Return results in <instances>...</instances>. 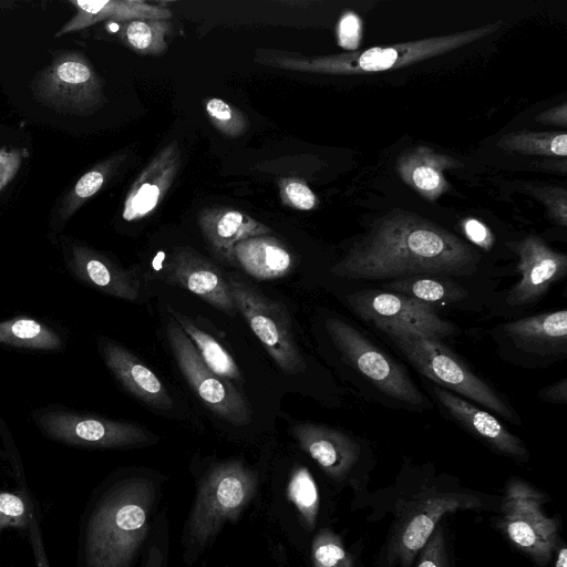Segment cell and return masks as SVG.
<instances>
[{
  "label": "cell",
  "mask_w": 567,
  "mask_h": 567,
  "mask_svg": "<svg viewBox=\"0 0 567 567\" xmlns=\"http://www.w3.org/2000/svg\"><path fill=\"white\" fill-rule=\"evenodd\" d=\"M478 259L480 255L453 233L399 209L378 219L331 272L355 280L466 275L475 269Z\"/></svg>",
  "instance_id": "6da1fadb"
},
{
  "label": "cell",
  "mask_w": 567,
  "mask_h": 567,
  "mask_svg": "<svg viewBox=\"0 0 567 567\" xmlns=\"http://www.w3.org/2000/svg\"><path fill=\"white\" fill-rule=\"evenodd\" d=\"M165 478L147 470L121 473L91 497L80 534V567H134L163 498Z\"/></svg>",
  "instance_id": "7a4b0ae2"
},
{
  "label": "cell",
  "mask_w": 567,
  "mask_h": 567,
  "mask_svg": "<svg viewBox=\"0 0 567 567\" xmlns=\"http://www.w3.org/2000/svg\"><path fill=\"white\" fill-rule=\"evenodd\" d=\"M262 472L240 458L209 463L195 475V494L181 535L182 561L193 567L223 529L262 497Z\"/></svg>",
  "instance_id": "3957f363"
},
{
  "label": "cell",
  "mask_w": 567,
  "mask_h": 567,
  "mask_svg": "<svg viewBox=\"0 0 567 567\" xmlns=\"http://www.w3.org/2000/svg\"><path fill=\"white\" fill-rule=\"evenodd\" d=\"M501 27L502 21H496L451 34L299 60L292 62L290 68L326 74H362L394 70L465 47L492 34Z\"/></svg>",
  "instance_id": "277c9868"
},
{
  "label": "cell",
  "mask_w": 567,
  "mask_h": 567,
  "mask_svg": "<svg viewBox=\"0 0 567 567\" xmlns=\"http://www.w3.org/2000/svg\"><path fill=\"white\" fill-rule=\"evenodd\" d=\"M382 331L421 374L517 423L515 413L498 394L464 367L441 340L401 328Z\"/></svg>",
  "instance_id": "5b68a950"
},
{
  "label": "cell",
  "mask_w": 567,
  "mask_h": 567,
  "mask_svg": "<svg viewBox=\"0 0 567 567\" xmlns=\"http://www.w3.org/2000/svg\"><path fill=\"white\" fill-rule=\"evenodd\" d=\"M480 506V498L472 494L434 491L415 495L398 515L379 567H412L415 556L445 514Z\"/></svg>",
  "instance_id": "8992f818"
},
{
  "label": "cell",
  "mask_w": 567,
  "mask_h": 567,
  "mask_svg": "<svg viewBox=\"0 0 567 567\" xmlns=\"http://www.w3.org/2000/svg\"><path fill=\"white\" fill-rule=\"evenodd\" d=\"M228 285L237 311L278 368L287 375L303 372L307 364L293 338L286 306L237 277H230Z\"/></svg>",
  "instance_id": "52a82bcc"
},
{
  "label": "cell",
  "mask_w": 567,
  "mask_h": 567,
  "mask_svg": "<svg viewBox=\"0 0 567 567\" xmlns=\"http://www.w3.org/2000/svg\"><path fill=\"white\" fill-rule=\"evenodd\" d=\"M34 97L61 113L89 115L105 102L103 83L78 52H61L34 79Z\"/></svg>",
  "instance_id": "ba28073f"
},
{
  "label": "cell",
  "mask_w": 567,
  "mask_h": 567,
  "mask_svg": "<svg viewBox=\"0 0 567 567\" xmlns=\"http://www.w3.org/2000/svg\"><path fill=\"white\" fill-rule=\"evenodd\" d=\"M326 329L343 359L378 390L404 403L427 405L406 370L359 330L338 318L327 319Z\"/></svg>",
  "instance_id": "9c48e42d"
},
{
  "label": "cell",
  "mask_w": 567,
  "mask_h": 567,
  "mask_svg": "<svg viewBox=\"0 0 567 567\" xmlns=\"http://www.w3.org/2000/svg\"><path fill=\"white\" fill-rule=\"evenodd\" d=\"M166 334L181 372L204 404L233 425L249 424L252 410L247 399L233 382L219 377L205 364L192 341L172 317Z\"/></svg>",
  "instance_id": "30bf717a"
},
{
  "label": "cell",
  "mask_w": 567,
  "mask_h": 567,
  "mask_svg": "<svg viewBox=\"0 0 567 567\" xmlns=\"http://www.w3.org/2000/svg\"><path fill=\"white\" fill-rule=\"evenodd\" d=\"M547 501L525 482L513 478L502 502V525L509 540L539 565L547 564L558 547V523L542 509Z\"/></svg>",
  "instance_id": "8fae6325"
},
{
  "label": "cell",
  "mask_w": 567,
  "mask_h": 567,
  "mask_svg": "<svg viewBox=\"0 0 567 567\" xmlns=\"http://www.w3.org/2000/svg\"><path fill=\"white\" fill-rule=\"evenodd\" d=\"M262 496H267L268 517L289 544L296 548L310 544L319 529L321 495L309 468L295 464L286 478L264 492Z\"/></svg>",
  "instance_id": "7c38bea8"
},
{
  "label": "cell",
  "mask_w": 567,
  "mask_h": 567,
  "mask_svg": "<svg viewBox=\"0 0 567 567\" xmlns=\"http://www.w3.org/2000/svg\"><path fill=\"white\" fill-rule=\"evenodd\" d=\"M351 309L380 330L401 328L442 340L454 332L425 302L409 296L381 290H361L347 297Z\"/></svg>",
  "instance_id": "4fadbf2b"
},
{
  "label": "cell",
  "mask_w": 567,
  "mask_h": 567,
  "mask_svg": "<svg viewBox=\"0 0 567 567\" xmlns=\"http://www.w3.org/2000/svg\"><path fill=\"white\" fill-rule=\"evenodd\" d=\"M51 437L78 446L131 449L153 444L157 439L144 427L92 415L53 411L39 419Z\"/></svg>",
  "instance_id": "5bb4252c"
},
{
  "label": "cell",
  "mask_w": 567,
  "mask_h": 567,
  "mask_svg": "<svg viewBox=\"0 0 567 567\" xmlns=\"http://www.w3.org/2000/svg\"><path fill=\"white\" fill-rule=\"evenodd\" d=\"M509 247L518 256L516 271L520 275L507 295L509 306L537 301L567 274V256L551 249L538 236L529 235Z\"/></svg>",
  "instance_id": "9a60e30c"
},
{
  "label": "cell",
  "mask_w": 567,
  "mask_h": 567,
  "mask_svg": "<svg viewBox=\"0 0 567 567\" xmlns=\"http://www.w3.org/2000/svg\"><path fill=\"white\" fill-rule=\"evenodd\" d=\"M159 277L168 285L195 293L228 316L237 312L228 279L214 264L190 248H176L162 265Z\"/></svg>",
  "instance_id": "2e32d148"
},
{
  "label": "cell",
  "mask_w": 567,
  "mask_h": 567,
  "mask_svg": "<svg viewBox=\"0 0 567 567\" xmlns=\"http://www.w3.org/2000/svg\"><path fill=\"white\" fill-rule=\"evenodd\" d=\"M291 433L330 480L344 482L359 461L360 445L337 429L315 423H297Z\"/></svg>",
  "instance_id": "e0dca14e"
},
{
  "label": "cell",
  "mask_w": 567,
  "mask_h": 567,
  "mask_svg": "<svg viewBox=\"0 0 567 567\" xmlns=\"http://www.w3.org/2000/svg\"><path fill=\"white\" fill-rule=\"evenodd\" d=\"M102 351L110 371L133 396L156 410L173 408V400L164 383L130 350L104 341Z\"/></svg>",
  "instance_id": "ac0fdd59"
},
{
  "label": "cell",
  "mask_w": 567,
  "mask_h": 567,
  "mask_svg": "<svg viewBox=\"0 0 567 567\" xmlns=\"http://www.w3.org/2000/svg\"><path fill=\"white\" fill-rule=\"evenodd\" d=\"M434 393L439 402L461 425L494 450L512 457L522 460L527 457L525 444L491 413L452 394L444 388L435 386Z\"/></svg>",
  "instance_id": "d6986e66"
},
{
  "label": "cell",
  "mask_w": 567,
  "mask_h": 567,
  "mask_svg": "<svg viewBox=\"0 0 567 567\" xmlns=\"http://www.w3.org/2000/svg\"><path fill=\"white\" fill-rule=\"evenodd\" d=\"M461 166L463 164L452 156L427 146H415L399 155L395 169L404 184L434 202L450 188L445 172Z\"/></svg>",
  "instance_id": "ffe728a7"
},
{
  "label": "cell",
  "mask_w": 567,
  "mask_h": 567,
  "mask_svg": "<svg viewBox=\"0 0 567 567\" xmlns=\"http://www.w3.org/2000/svg\"><path fill=\"white\" fill-rule=\"evenodd\" d=\"M198 223L214 255L227 264H235L234 249L238 243L270 233L265 225L233 209L208 210Z\"/></svg>",
  "instance_id": "44dd1931"
},
{
  "label": "cell",
  "mask_w": 567,
  "mask_h": 567,
  "mask_svg": "<svg viewBox=\"0 0 567 567\" xmlns=\"http://www.w3.org/2000/svg\"><path fill=\"white\" fill-rule=\"evenodd\" d=\"M504 333L518 347L539 354L567 350V311L544 312L504 326Z\"/></svg>",
  "instance_id": "7402d4cb"
},
{
  "label": "cell",
  "mask_w": 567,
  "mask_h": 567,
  "mask_svg": "<svg viewBox=\"0 0 567 567\" xmlns=\"http://www.w3.org/2000/svg\"><path fill=\"white\" fill-rule=\"evenodd\" d=\"M72 267L83 280L110 296L127 301L140 299L138 277L91 249L74 247Z\"/></svg>",
  "instance_id": "603a6c76"
},
{
  "label": "cell",
  "mask_w": 567,
  "mask_h": 567,
  "mask_svg": "<svg viewBox=\"0 0 567 567\" xmlns=\"http://www.w3.org/2000/svg\"><path fill=\"white\" fill-rule=\"evenodd\" d=\"M178 167V153L173 146L161 154L142 173L128 194L123 216L126 220L150 214L171 186Z\"/></svg>",
  "instance_id": "cb8c5ba5"
},
{
  "label": "cell",
  "mask_w": 567,
  "mask_h": 567,
  "mask_svg": "<svg viewBox=\"0 0 567 567\" xmlns=\"http://www.w3.org/2000/svg\"><path fill=\"white\" fill-rule=\"evenodd\" d=\"M235 264L258 280H275L287 275L292 266L291 254L276 238L264 235L238 243Z\"/></svg>",
  "instance_id": "d4e9b609"
},
{
  "label": "cell",
  "mask_w": 567,
  "mask_h": 567,
  "mask_svg": "<svg viewBox=\"0 0 567 567\" xmlns=\"http://www.w3.org/2000/svg\"><path fill=\"white\" fill-rule=\"evenodd\" d=\"M76 14L66 22L56 37L86 28L104 19L117 20H164L171 17L166 9L150 6L143 1H71Z\"/></svg>",
  "instance_id": "484cf974"
},
{
  "label": "cell",
  "mask_w": 567,
  "mask_h": 567,
  "mask_svg": "<svg viewBox=\"0 0 567 567\" xmlns=\"http://www.w3.org/2000/svg\"><path fill=\"white\" fill-rule=\"evenodd\" d=\"M171 317L177 322L196 348L205 364L219 377L243 382L241 373L229 352L209 333L197 327L188 317L168 307Z\"/></svg>",
  "instance_id": "4316f807"
},
{
  "label": "cell",
  "mask_w": 567,
  "mask_h": 567,
  "mask_svg": "<svg viewBox=\"0 0 567 567\" xmlns=\"http://www.w3.org/2000/svg\"><path fill=\"white\" fill-rule=\"evenodd\" d=\"M497 146L507 153L566 157L567 134L516 131L503 135L497 141Z\"/></svg>",
  "instance_id": "83f0119b"
},
{
  "label": "cell",
  "mask_w": 567,
  "mask_h": 567,
  "mask_svg": "<svg viewBox=\"0 0 567 567\" xmlns=\"http://www.w3.org/2000/svg\"><path fill=\"white\" fill-rule=\"evenodd\" d=\"M0 343L39 350H54L62 344L60 337L41 324L28 319L17 318L0 322Z\"/></svg>",
  "instance_id": "f1b7e54d"
},
{
  "label": "cell",
  "mask_w": 567,
  "mask_h": 567,
  "mask_svg": "<svg viewBox=\"0 0 567 567\" xmlns=\"http://www.w3.org/2000/svg\"><path fill=\"white\" fill-rule=\"evenodd\" d=\"M386 287L392 292L402 293L422 302H455L467 291L454 281L426 277H408L396 279Z\"/></svg>",
  "instance_id": "f546056e"
},
{
  "label": "cell",
  "mask_w": 567,
  "mask_h": 567,
  "mask_svg": "<svg viewBox=\"0 0 567 567\" xmlns=\"http://www.w3.org/2000/svg\"><path fill=\"white\" fill-rule=\"evenodd\" d=\"M309 546L311 567H354L341 537L329 527H320Z\"/></svg>",
  "instance_id": "4dcf8cb0"
},
{
  "label": "cell",
  "mask_w": 567,
  "mask_h": 567,
  "mask_svg": "<svg viewBox=\"0 0 567 567\" xmlns=\"http://www.w3.org/2000/svg\"><path fill=\"white\" fill-rule=\"evenodd\" d=\"M124 39L136 52L157 54L164 51L168 24L159 20H131L124 25Z\"/></svg>",
  "instance_id": "1f68e13d"
},
{
  "label": "cell",
  "mask_w": 567,
  "mask_h": 567,
  "mask_svg": "<svg viewBox=\"0 0 567 567\" xmlns=\"http://www.w3.org/2000/svg\"><path fill=\"white\" fill-rule=\"evenodd\" d=\"M169 520L167 507H161L154 518L152 530L143 549L138 567H168Z\"/></svg>",
  "instance_id": "d6a6232c"
},
{
  "label": "cell",
  "mask_w": 567,
  "mask_h": 567,
  "mask_svg": "<svg viewBox=\"0 0 567 567\" xmlns=\"http://www.w3.org/2000/svg\"><path fill=\"white\" fill-rule=\"evenodd\" d=\"M35 505L27 489L0 492V532L8 527L29 529Z\"/></svg>",
  "instance_id": "836d02e7"
},
{
  "label": "cell",
  "mask_w": 567,
  "mask_h": 567,
  "mask_svg": "<svg viewBox=\"0 0 567 567\" xmlns=\"http://www.w3.org/2000/svg\"><path fill=\"white\" fill-rule=\"evenodd\" d=\"M206 112L215 127L226 135L238 136L247 128L244 114L218 97L207 101Z\"/></svg>",
  "instance_id": "e575fe53"
},
{
  "label": "cell",
  "mask_w": 567,
  "mask_h": 567,
  "mask_svg": "<svg viewBox=\"0 0 567 567\" xmlns=\"http://www.w3.org/2000/svg\"><path fill=\"white\" fill-rule=\"evenodd\" d=\"M417 555L416 567H449L445 538L439 524Z\"/></svg>",
  "instance_id": "d590c367"
},
{
  "label": "cell",
  "mask_w": 567,
  "mask_h": 567,
  "mask_svg": "<svg viewBox=\"0 0 567 567\" xmlns=\"http://www.w3.org/2000/svg\"><path fill=\"white\" fill-rule=\"evenodd\" d=\"M338 43L341 48L349 51H357L362 38V23L359 16L348 11L338 24Z\"/></svg>",
  "instance_id": "8d00e7d4"
},
{
  "label": "cell",
  "mask_w": 567,
  "mask_h": 567,
  "mask_svg": "<svg viewBox=\"0 0 567 567\" xmlns=\"http://www.w3.org/2000/svg\"><path fill=\"white\" fill-rule=\"evenodd\" d=\"M548 208L551 218L561 226L567 224L566 192L564 188H536L533 189Z\"/></svg>",
  "instance_id": "74e56055"
},
{
  "label": "cell",
  "mask_w": 567,
  "mask_h": 567,
  "mask_svg": "<svg viewBox=\"0 0 567 567\" xmlns=\"http://www.w3.org/2000/svg\"><path fill=\"white\" fill-rule=\"evenodd\" d=\"M282 196L289 205L300 210H309L317 205L313 192L299 181L287 182L282 187Z\"/></svg>",
  "instance_id": "f35d334b"
},
{
  "label": "cell",
  "mask_w": 567,
  "mask_h": 567,
  "mask_svg": "<svg viewBox=\"0 0 567 567\" xmlns=\"http://www.w3.org/2000/svg\"><path fill=\"white\" fill-rule=\"evenodd\" d=\"M462 228L466 238L476 246L489 250L494 245V236L489 228L475 218H466L462 221Z\"/></svg>",
  "instance_id": "ab89813d"
},
{
  "label": "cell",
  "mask_w": 567,
  "mask_h": 567,
  "mask_svg": "<svg viewBox=\"0 0 567 567\" xmlns=\"http://www.w3.org/2000/svg\"><path fill=\"white\" fill-rule=\"evenodd\" d=\"M104 183V172L93 169L85 173L74 186V198L72 203L79 204L80 200L86 199L94 195Z\"/></svg>",
  "instance_id": "60d3db41"
},
{
  "label": "cell",
  "mask_w": 567,
  "mask_h": 567,
  "mask_svg": "<svg viewBox=\"0 0 567 567\" xmlns=\"http://www.w3.org/2000/svg\"><path fill=\"white\" fill-rule=\"evenodd\" d=\"M22 158V152L19 150H0V190L14 177Z\"/></svg>",
  "instance_id": "b9f144b4"
},
{
  "label": "cell",
  "mask_w": 567,
  "mask_h": 567,
  "mask_svg": "<svg viewBox=\"0 0 567 567\" xmlns=\"http://www.w3.org/2000/svg\"><path fill=\"white\" fill-rule=\"evenodd\" d=\"M28 533H29L30 545H31L33 556H34L35 566L37 567H51L49 559H48V555H47V550H45V546H44V542H43V537L41 534V528H40L38 518H34L31 520Z\"/></svg>",
  "instance_id": "7bdbcfd3"
},
{
  "label": "cell",
  "mask_w": 567,
  "mask_h": 567,
  "mask_svg": "<svg viewBox=\"0 0 567 567\" xmlns=\"http://www.w3.org/2000/svg\"><path fill=\"white\" fill-rule=\"evenodd\" d=\"M537 122L543 124L550 125H567V104L563 103L555 107L548 109L540 114H538L535 118Z\"/></svg>",
  "instance_id": "ee69618b"
},
{
  "label": "cell",
  "mask_w": 567,
  "mask_h": 567,
  "mask_svg": "<svg viewBox=\"0 0 567 567\" xmlns=\"http://www.w3.org/2000/svg\"><path fill=\"white\" fill-rule=\"evenodd\" d=\"M539 396L547 402L566 403L567 380L564 378L559 382L545 388L539 392Z\"/></svg>",
  "instance_id": "f6af8a7d"
},
{
  "label": "cell",
  "mask_w": 567,
  "mask_h": 567,
  "mask_svg": "<svg viewBox=\"0 0 567 567\" xmlns=\"http://www.w3.org/2000/svg\"><path fill=\"white\" fill-rule=\"evenodd\" d=\"M271 555L276 567H289L287 549L284 544H274L271 547Z\"/></svg>",
  "instance_id": "bcb514c9"
},
{
  "label": "cell",
  "mask_w": 567,
  "mask_h": 567,
  "mask_svg": "<svg viewBox=\"0 0 567 567\" xmlns=\"http://www.w3.org/2000/svg\"><path fill=\"white\" fill-rule=\"evenodd\" d=\"M557 557L555 561V567H567V548L561 545L559 548H556Z\"/></svg>",
  "instance_id": "7dc6e473"
}]
</instances>
